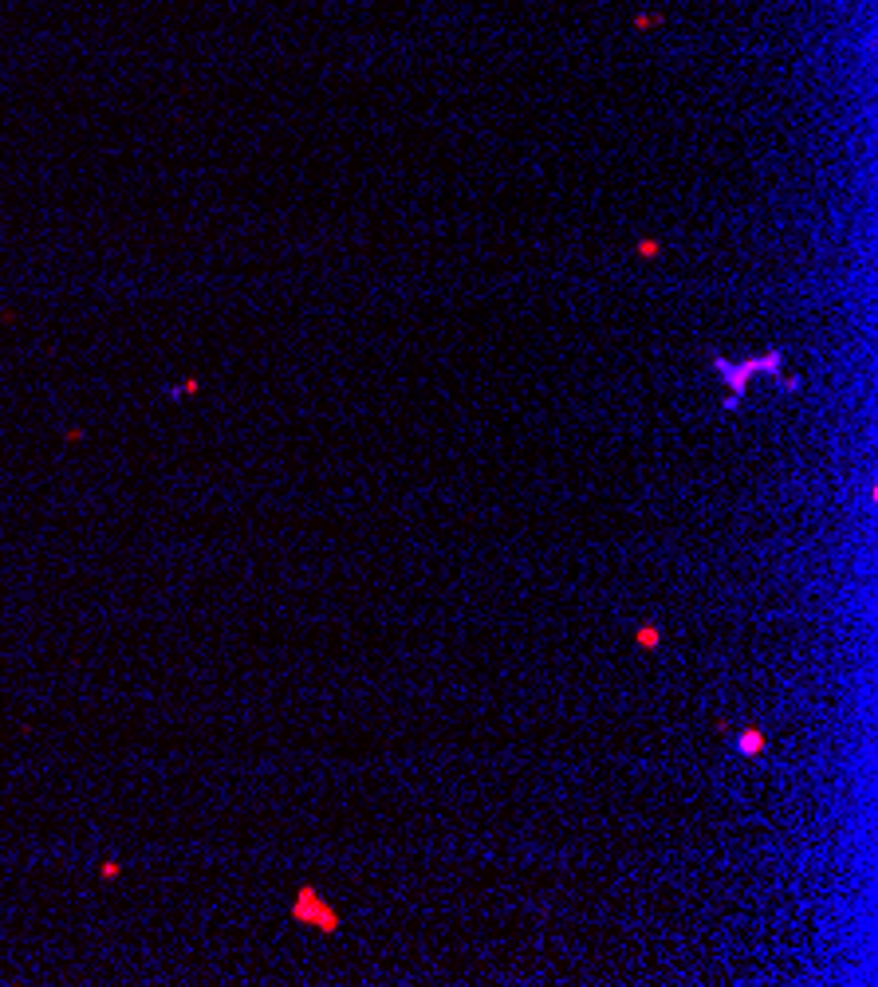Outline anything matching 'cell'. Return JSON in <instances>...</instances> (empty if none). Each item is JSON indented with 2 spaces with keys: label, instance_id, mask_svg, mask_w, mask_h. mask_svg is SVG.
<instances>
[{
  "label": "cell",
  "instance_id": "cell-1",
  "mask_svg": "<svg viewBox=\"0 0 878 987\" xmlns=\"http://www.w3.org/2000/svg\"><path fill=\"white\" fill-rule=\"evenodd\" d=\"M292 920H300V925H307V929H319V932H339L336 909H331V905L319 897L316 885H304V890L296 893V901H292Z\"/></svg>",
  "mask_w": 878,
  "mask_h": 987
},
{
  "label": "cell",
  "instance_id": "cell-2",
  "mask_svg": "<svg viewBox=\"0 0 878 987\" xmlns=\"http://www.w3.org/2000/svg\"><path fill=\"white\" fill-rule=\"evenodd\" d=\"M764 743H769V740H764V732H760V728H745V732L737 736V752L740 755H760V752H764Z\"/></svg>",
  "mask_w": 878,
  "mask_h": 987
},
{
  "label": "cell",
  "instance_id": "cell-3",
  "mask_svg": "<svg viewBox=\"0 0 878 987\" xmlns=\"http://www.w3.org/2000/svg\"><path fill=\"white\" fill-rule=\"evenodd\" d=\"M639 646H646V649L658 646V626H642L639 630Z\"/></svg>",
  "mask_w": 878,
  "mask_h": 987
},
{
  "label": "cell",
  "instance_id": "cell-4",
  "mask_svg": "<svg viewBox=\"0 0 878 987\" xmlns=\"http://www.w3.org/2000/svg\"><path fill=\"white\" fill-rule=\"evenodd\" d=\"M119 873H122L119 861H103V866H99V878H103V881H115V878H119Z\"/></svg>",
  "mask_w": 878,
  "mask_h": 987
}]
</instances>
